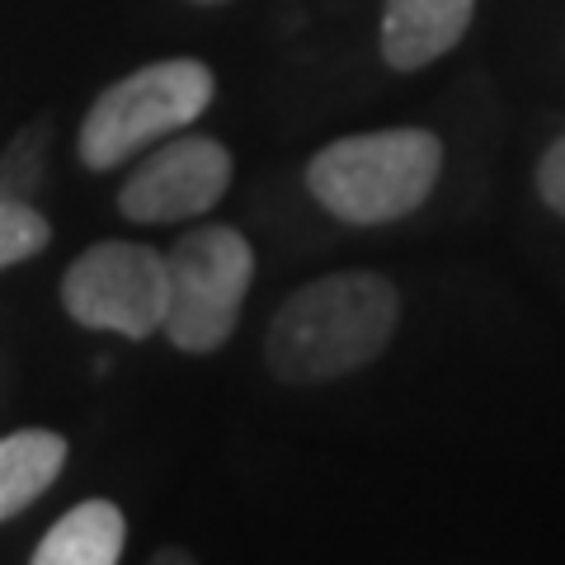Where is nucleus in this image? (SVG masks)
Segmentation results:
<instances>
[{"mask_svg": "<svg viewBox=\"0 0 565 565\" xmlns=\"http://www.w3.org/2000/svg\"><path fill=\"white\" fill-rule=\"evenodd\" d=\"M232 189V151L212 137H174L156 147L118 189V212L141 226L203 217Z\"/></svg>", "mask_w": 565, "mask_h": 565, "instance_id": "nucleus-6", "label": "nucleus"}, {"mask_svg": "<svg viewBox=\"0 0 565 565\" xmlns=\"http://www.w3.org/2000/svg\"><path fill=\"white\" fill-rule=\"evenodd\" d=\"M255 282V250L236 226H199L166 250V334L184 353H212L232 340L245 292Z\"/></svg>", "mask_w": 565, "mask_h": 565, "instance_id": "nucleus-4", "label": "nucleus"}, {"mask_svg": "<svg viewBox=\"0 0 565 565\" xmlns=\"http://www.w3.org/2000/svg\"><path fill=\"white\" fill-rule=\"evenodd\" d=\"M193 6H226V0H193Z\"/></svg>", "mask_w": 565, "mask_h": 565, "instance_id": "nucleus-12", "label": "nucleus"}, {"mask_svg": "<svg viewBox=\"0 0 565 565\" xmlns=\"http://www.w3.org/2000/svg\"><path fill=\"white\" fill-rule=\"evenodd\" d=\"M212 95H217V76L193 57H166L132 71L90 104L81 122V161L90 170L132 161L161 137L184 132L212 104Z\"/></svg>", "mask_w": 565, "mask_h": 565, "instance_id": "nucleus-3", "label": "nucleus"}, {"mask_svg": "<svg viewBox=\"0 0 565 565\" xmlns=\"http://www.w3.org/2000/svg\"><path fill=\"white\" fill-rule=\"evenodd\" d=\"M66 467V438L52 429H14L0 438V523L24 514Z\"/></svg>", "mask_w": 565, "mask_h": 565, "instance_id": "nucleus-9", "label": "nucleus"}, {"mask_svg": "<svg viewBox=\"0 0 565 565\" xmlns=\"http://www.w3.org/2000/svg\"><path fill=\"white\" fill-rule=\"evenodd\" d=\"M476 0H386L382 57L396 71H419L462 43Z\"/></svg>", "mask_w": 565, "mask_h": 565, "instance_id": "nucleus-7", "label": "nucleus"}, {"mask_svg": "<svg viewBox=\"0 0 565 565\" xmlns=\"http://www.w3.org/2000/svg\"><path fill=\"white\" fill-rule=\"evenodd\" d=\"M401 321V297L382 274L344 269L311 278L274 311L264 359L274 377L311 386L367 367L392 344Z\"/></svg>", "mask_w": 565, "mask_h": 565, "instance_id": "nucleus-1", "label": "nucleus"}, {"mask_svg": "<svg viewBox=\"0 0 565 565\" xmlns=\"http://www.w3.org/2000/svg\"><path fill=\"white\" fill-rule=\"evenodd\" d=\"M62 307L85 330L147 340L166 326V255L137 241H95L71 259Z\"/></svg>", "mask_w": 565, "mask_h": 565, "instance_id": "nucleus-5", "label": "nucleus"}, {"mask_svg": "<svg viewBox=\"0 0 565 565\" xmlns=\"http://www.w3.org/2000/svg\"><path fill=\"white\" fill-rule=\"evenodd\" d=\"M537 193L546 199V207L565 217V137L552 141L546 156H542V166H537Z\"/></svg>", "mask_w": 565, "mask_h": 565, "instance_id": "nucleus-11", "label": "nucleus"}, {"mask_svg": "<svg viewBox=\"0 0 565 565\" xmlns=\"http://www.w3.org/2000/svg\"><path fill=\"white\" fill-rule=\"evenodd\" d=\"M52 226L39 207H29L24 199H0V269L20 259H33L39 250H47Z\"/></svg>", "mask_w": 565, "mask_h": 565, "instance_id": "nucleus-10", "label": "nucleus"}, {"mask_svg": "<svg viewBox=\"0 0 565 565\" xmlns=\"http://www.w3.org/2000/svg\"><path fill=\"white\" fill-rule=\"evenodd\" d=\"M444 170V141L429 128H382L340 137L311 156L307 189L353 226L401 222L429 199Z\"/></svg>", "mask_w": 565, "mask_h": 565, "instance_id": "nucleus-2", "label": "nucleus"}, {"mask_svg": "<svg viewBox=\"0 0 565 565\" xmlns=\"http://www.w3.org/2000/svg\"><path fill=\"white\" fill-rule=\"evenodd\" d=\"M122 509L109 500H85L43 533L33 546V565H114L122 556Z\"/></svg>", "mask_w": 565, "mask_h": 565, "instance_id": "nucleus-8", "label": "nucleus"}]
</instances>
